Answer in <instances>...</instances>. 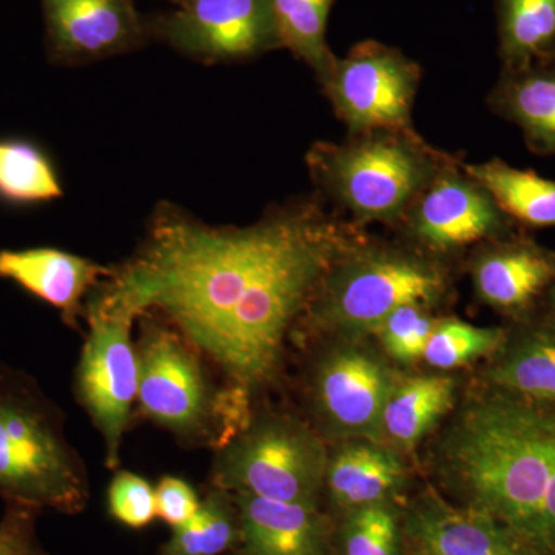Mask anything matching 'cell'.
<instances>
[{"label":"cell","instance_id":"4fadbf2b","mask_svg":"<svg viewBox=\"0 0 555 555\" xmlns=\"http://www.w3.org/2000/svg\"><path fill=\"white\" fill-rule=\"evenodd\" d=\"M112 275V268L56 247L0 250V278L60 310L73 328L79 327L87 298Z\"/></svg>","mask_w":555,"mask_h":555},{"label":"cell","instance_id":"30bf717a","mask_svg":"<svg viewBox=\"0 0 555 555\" xmlns=\"http://www.w3.org/2000/svg\"><path fill=\"white\" fill-rule=\"evenodd\" d=\"M313 366L310 401L321 427L346 440L382 441V418L397 383L389 364L371 347L347 338Z\"/></svg>","mask_w":555,"mask_h":555},{"label":"cell","instance_id":"d6986e66","mask_svg":"<svg viewBox=\"0 0 555 555\" xmlns=\"http://www.w3.org/2000/svg\"><path fill=\"white\" fill-rule=\"evenodd\" d=\"M486 377L500 392L555 406V317L507 335Z\"/></svg>","mask_w":555,"mask_h":555},{"label":"cell","instance_id":"484cf974","mask_svg":"<svg viewBox=\"0 0 555 555\" xmlns=\"http://www.w3.org/2000/svg\"><path fill=\"white\" fill-rule=\"evenodd\" d=\"M502 107L537 152L555 153V76L525 73L506 83Z\"/></svg>","mask_w":555,"mask_h":555},{"label":"cell","instance_id":"9a60e30c","mask_svg":"<svg viewBox=\"0 0 555 555\" xmlns=\"http://www.w3.org/2000/svg\"><path fill=\"white\" fill-rule=\"evenodd\" d=\"M412 225L427 246L447 250L496 235L502 232L505 218L476 181L443 177L423 193Z\"/></svg>","mask_w":555,"mask_h":555},{"label":"cell","instance_id":"4dcf8cb0","mask_svg":"<svg viewBox=\"0 0 555 555\" xmlns=\"http://www.w3.org/2000/svg\"><path fill=\"white\" fill-rule=\"evenodd\" d=\"M35 507L7 503L0 518V555H51L40 543Z\"/></svg>","mask_w":555,"mask_h":555},{"label":"cell","instance_id":"d590c367","mask_svg":"<svg viewBox=\"0 0 555 555\" xmlns=\"http://www.w3.org/2000/svg\"><path fill=\"white\" fill-rule=\"evenodd\" d=\"M171 3H173L175 7L181 5V3H184L185 0H170Z\"/></svg>","mask_w":555,"mask_h":555},{"label":"cell","instance_id":"ffe728a7","mask_svg":"<svg viewBox=\"0 0 555 555\" xmlns=\"http://www.w3.org/2000/svg\"><path fill=\"white\" fill-rule=\"evenodd\" d=\"M455 379L447 375L398 378L382 418L383 438L397 448L412 449L454 404Z\"/></svg>","mask_w":555,"mask_h":555},{"label":"cell","instance_id":"7c38bea8","mask_svg":"<svg viewBox=\"0 0 555 555\" xmlns=\"http://www.w3.org/2000/svg\"><path fill=\"white\" fill-rule=\"evenodd\" d=\"M50 61L65 67L120 56L147 43L134 0H40Z\"/></svg>","mask_w":555,"mask_h":555},{"label":"cell","instance_id":"d4e9b609","mask_svg":"<svg viewBox=\"0 0 555 555\" xmlns=\"http://www.w3.org/2000/svg\"><path fill=\"white\" fill-rule=\"evenodd\" d=\"M334 0H269L281 47L323 79L337 57L328 50L327 20Z\"/></svg>","mask_w":555,"mask_h":555},{"label":"cell","instance_id":"8fae6325","mask_svg":"<svg viewBox=\"0 0 555 555\" xmlns=\"http://www.w3.org/2000/svg\"><path fill=\"white\" fill-rule=\"evenodd\" d=\"M321 80L353 130L393 131L406 126L418 69L400 51L364 42L335 60Z\"/></svg>","mask_w":555,"mask_h":555},{"label":"cell","instance_id":"f546056e","mask_svg":"<svg viewBox=\"0 0 555 555\" xmlns=\"http://www.w3.org/2000/svg\"><path fill=\"white\" fill-rule=\"evenodd\" d=\"M108 514L130 529H144L158 518L156 491L149 480L129 470L113 477L107 492Z\"/></svg>","mask_w":555,"mask_h":555},{"label":"cell","instance_id":"cb8c5ba5","mask_svg":"<svg viewBox=\"0 0 555 555\" xmlns=\"http://www.w3.org/2000/svg\"><path fill=\"white\" fill-rule=\"evenodd\" d=\"M500 43L506 64L526 69L555 47V0H499Z\"/></svg>","mask_w":555,"mask_h":555},{"label":"cell","instance_id":"44dd1931","mask_svg":"<svg viewBox=\"0 0 555 555\" xmlns=\"http://www.w3.org/2000/svg\"><path fill=\"white\" fill-rule=\"evenodd\" d=\"M466 170L503 214L532 228H555V181L499 159Z\"/></svg>","mask_w":555,"mask_h":555},{"label":"cell","instance_id":"3957f363","mask_svg":"<svg viewBox=\"0 0 555 555\" xmlns=\"http://www.w3.org/2000/svg\"><path fill=\"white\" fill-rule=\"evenodd\" d=\"M0 496L76 516L89 506L86 465L64 433L61 411L39 386L0 366Z\"/></svg>","mask_w":555,"mask_h":555},{"label":"cell","instance_id":"2e32d148","mask_svg":"<svg viewBox=\"0 0 555 555\" xmlns=\"http://www.w3.org/2000/svg\"><path fill=\"white\" fill-rule=\"evenodd\" d=\"M232 495L240 516L235 555H328L331 524L318 505Z\"/></svg>","mask_w":555,"mask_h":555},{"label":"cell","instance_id":"f1b7e54d","mask_svg":"<svg viewBox=\"0 0 555 555\" xmlns=\"http://www.w3.org/2000/svg\"><path fill=\"white\" fill-rule=\"evenodd\" d=\"M437 323L426 306L406 305L387 315L375 334L387 356L397 363L412 364L422 360Z\"/></svg>","mask_w":555,"mask_h":555},{"label":"cell","instance_id":"7a4b0ae2","mask_svg":"<svg viewBox=\"0 0 555 555\" xmlns=\"http://www.w3.org/2000/svg\"><path fill=\"white\" fill-rule=\"evenodd\" d=\"M554 433L555 406L492 389L467 406L443 443L444 469L466 506L505 526L532 555Z\"/></svg>","mask_w":555,"mask_h":555},{"label":"cell","instance_id":"52a82bcc","mask_svg":"<svg viewBox=\"0 0 555 555\" xmlns=\"http://www.w3.org/2000/svg\"><path fill=\"white\" fill-rule=\"evenodd\" d=\"M109 278L86 301L89 331L76 366L75 393L104 440L105 465L116 469L138 400L133 326L142 312Z\"/></svg>","mask_w":555,"mask_h":555},{"label":"cell","instance_id":"ac0fdd59","mask_svg":"<svg viewBox=\"0 0 555 555\" xmlns=\"http://www.w3.org/2000/svg\"><path fill=\"white\" fill-rule=\"evenodd\" d=\"M406 481V467L396 449L382 441L347 440L328 456V496L343 511L392 502Z\"/></svg>","mask_w":555,"mask_h":555},{"label":"cell","instance_id":"4316f807","mask_svg":"<svg viewBox=\"0 0 555 555\" xmlns=\"http://www.w3.org/2000/svg\"><path fill=\"white\" fill-rule=\"evenodd\" d=\"M506 337L505 328L480 327L460 320L438 321L422 360L430 367L451 371L495 353Z\"/></svg>","mask_w":555,"mask_h":555},{"label":"cell","instance_id":"e0dca14e","mask_svg":"<svg viewBox=\"0 0 555 555\" xmlns=\"http://www.w3.org/2000/svg\"><path fill=\"white\" fill-rule=\"evenodd\" d=\"M474 283L491 308L525 313L555 283V251L528 243L492 248L477 259Z\"/></svg>","mask_w":555,"mask_h":555},{"label":"cell","instance_id":"8992f818","mask_svg":"<svg viewBox=\"0 0 555 555\" xmlns=\"http://www.w3.org/2000/svg\"><path fill=\"white\" fill-rule=\"evenodd\" d=\"M327 465L323 440L301 420L287 414L251 415L215 452L211 486L230 494L318 505Z\"/></svg>","mask_w":555,"mask_h":555},{"label":"cell","instance_id":"5bb4252c","mask_svg":"<svg viewBox=\"0 0 555 555\" xmlns=\"http://www.w3.org/2000/svg\"><path fill=\"white\" fill-rule=\"evenodd\" d=\"M404 531L434 555H532L488 514L452 505L434 491L409 507Z\"/></svg>","mask_w":555,"mask_h":555},{"label":"cell","instance_id":"ba28073f","mask_svg":"<svg viewBox=\"0 0 555 555\" xmlns=\"http://www.w3.org/2000/svg\"><path fill=\"white\" fill-rule=\"evenodd\" d=\"M309 163L323 188L366 221L396 218L430 177L429 160L392 131L343 147L320 145Z\"/></svg>","mask_w":555,"mask_h":555},{"label":"cell","instance_id":"6da1fadb","mask_svg":"<svg viewBox=\"0 0 555 555\" xmlns=\"http://www.w3.org/2000/svg\"><path fill=\"white\" fill-rule=\"evenodd\" d=\"M341 255L338 230L310 204L232 228L163 203L109 280L251 397L275 379L288 332Z\"/></svg>","mask_w":555,"mask_h":555},{"label":"cell","instance_id":"d6a6232c","mask_svg":"<svg viewBox=\"0 0 555 555\" xmlns=\"http://www.w3.org/2000/svg\"><path fill=\"white\" fill-rule=\"evenodd\" d=\"M537 555H555V433L553 452H551L550 476H547L542 516H540Z\"/></svg>","mask_w":555,"mask_h":555},{"label":"cell","instance_id":"603a6c76","mask_svg":"<svg viewBox=\"0 0 555 555\" xmlns=\"http://www.w3.org/2000/svg\"><path fill=\"white\" fill-rule=\"evenodd\" d=\"M240 516L233 495L211 486L195 516L171 532L159 555H222L235 550Z\"/></svg>","mask_w":555,"mask_h":555},{"label":"cell","instance_id":"7402d4cb","mask_svg":"<svg viewBox=\"0 0 555 555\" xmlns=\"http://www.w3.org/2000/svg\"><path fill=\"white\" fill-rule=\"evenodd\" d=\"M64 196L53 159L36 142L24 138L0 139V201L31 207Z\"/></svg>","mask_w":555,"mask_h":555},{"label":"cell","instance_id":"836d02e7","mask_svg":"<svg viewBox=\"0 0 555 555\" xmlns=\"http://www.w3.org/2000/svg\"><path fill=\"white\" fill-rule=\"evenodd\" d=\"M550 299H551V306H553L554 317H555V283L553 284V287L550 288Z\"/></svg>","mask_w":555,"mask_h":555},{"label":"cell","instance_id":"277c9868","mask_svg":"<svg viewBox=\"0 0 555 555\" xmlns=\"http://www.w3.org/2000/svg\"><path fill=\"white\" fill-rule=\"evenodd\" d=\"M141 318L139 411L182 443L217 451L254 415L250 396L233 385H215L203 353L169 321Z\"/></svg>","mask_w":555,"mask_h":555},{"label":"cell","instance_id":"e575fe53","mask_svg":"<svg viewBox=\"0 0 555 555\" xmlns=\"http://www.w3.org/2000/svg\"><path fill=\"white\" fill-rule=\"evenodd\" d=\"M415 555H434L429 551L423 550V547L416 546Z\"/></svg>","mask_w":555,"mask_h":555},{"label":"cell","instance_id":"9c48e42d","mask_svg":"<svg viewBox=\"0 0 555 555\" xmlns=\"http://www.w3.org/2000/svg\"><path fill=\"white\" fill-rule=\"evenodd\" d=\"M147 30L204 64L254 60L281 49L269 0H185L147 21Z\"/></svg>","mask_w":555,"mask_h":555},{"label":"cell","instance_id":"1f68e13d","mask_svg":"<svg viewBox=\"0 0 555 555\" xmlns=\"http://www.w3.org/2000/svg\"><path fill=\"white\" fill-rule=\"evenodd\" d=\"M156 491L158 518L171 529L184 525L199 509L201 499L195 489L182 478L167 476L160 478Z\"/></svg>","mask_w":555,"mask_h":555},{"label":"cell","instance_id":"83f0119b","mask_svg":"<svg viewBox=\"0 0 555 555\" xmlns=\"http://www.w3.org/2000/svg\"><path fill=\"white\" fill-rule=\"evenodd\" d=\"M401 531L392 502L347 511L339 529L341 555H401Z\"/></svg>","mask_w":555,"mask_h":555},{"label":"cell","instance_id":"5b68a950","mask_svg":"<svg viewBox=\"0 0 555 555\" xmlns=\"http://www.w3.org/2000/svg\"><path fill=\"white\" fill-rule=\"evenodd\" d=\"M444 287L443 273L423 258L406 251L363 250L335 261L306 312L318 327L361 338L375 334L401 306L436 305Z\"/></svg>","mask_w":555,"mask_h":555}]
</instances>
